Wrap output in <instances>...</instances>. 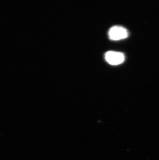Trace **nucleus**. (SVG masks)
Returning <instances> with one entry per match:
<instances>
[{
  "label": "nucleus",
  "instance_id": "2",
  "mask_svg": "<svg viewBox=\"0 0 159 160\" xmlns=\"http://www.w3.org/2000/svg\"><path fill=\"white\" fill-rule=\"evenodd\" d=\"M105 59L111 65H117L123 63L125 57L123 53L120 52L109 51L105 53Z\"/></svg>",
  "mask_w": 159,
  "mask_h": 160
},
{
  "label": "nucleus",
  "instance_id": "1",
  "mask_svg": "<svg viewBox=\"0 0 159 160\" xmlns=\"http://www.w3.org/2000/svg\"><path fill=\"white\" fill-rule=\"evenodd\" d=\"M108 38L112 41H119L127 38L129 34L125 28L116 26L112 27L108 31Z\"/></svg>",
  "mask_w": 159,
  "mask_h": 160
}]
</instances>
